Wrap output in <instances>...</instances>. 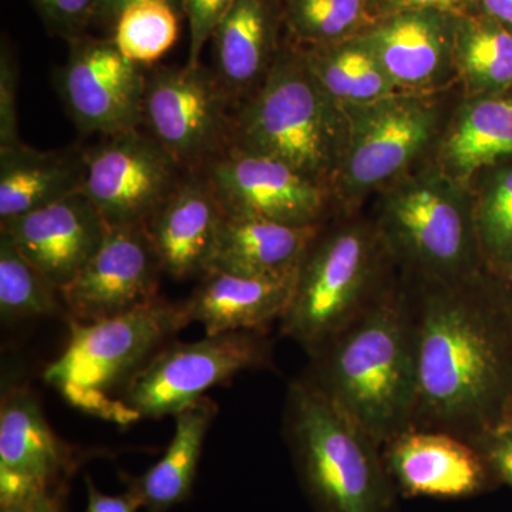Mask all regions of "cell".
<instances>
[{"instance_id":"42","label":"cell","mask_w":512,"mask_h":512,"mask_svg":"<svg viewBox=\"0 0 512 512\" xmlns=\"http://www.w3.org/2000/svg\"><path fill=\"white\" fill-rule=\"evenodd\" d=\"M508 421H511V423H512V414L510 417H508Z\"/></svg>"},{"instance_id":"5","label":"cell","mask_w":512,"mask_h":512,"mask_svg":"<svg viewBox=\"0 0 512 512\" xmlns=\"http://www.w3.org/2000/svg\"><path fill=\"white\" fill-rule=\"evenodd\" d=\"M399 278L375 222L340 212L313 239L296 274L281 330L309 356L370 308Z\"/></svg>"},{"instance_id":"36","label":"cell","mask_w":512,"mask_h":512,"mask_svg":"<svg viewBox=\"0 0 512 512\" xmlns=\"http://www.w3.org/2000/svg\"><path fill=\"white\" fill-rule=\"evenodd\" d=\"M375 3L380 19L407 10H437L458 18L477 13V0H375Z\"/></svg>"},{"instance_id":"38","label":"cell","mask_w":512,"mask_h":512,"mask_svg":"<svg viewBox=\"0 0 512 512\" xmlns=\"http://www.w3.org/2000/svg\"><path fill=\"white\" fill-rule=\"evenodd\" d=\"M66 487L47 493L32 495L6 505H0V512H64Z\"/></svg>"},{"instance_id":"37","label":"cell","mask_w":512,"mask_h":512,"mask_svg":"<svg viewBox=\"0 0 512 512\" xmlns=\"http://www.w3.org/2000/svg\"><path fill=\"white\" fill-rule=\"evenodd\" d=\"M87 508L84 512H138L143 508L140 495L128 487L126 493L106 495L97 490L96 485L87 477Z\"/></svg>"},{"instance_id":"9","label":"cell","mask_w":512,"mask_h":512,"mask_svg":"<svg viewBox=\"0 0 512 512\" xmlns=\"http://www.w3.org/2000/svg\"><path fill=\"white\" fill-rule=\"evenodd\" d=\"M268 340L261 332L205 335L188 343H168L127 384L117 399L113 423L175 416L212 387L268 363Z\"/></svg>"},{"instance_id":"3","label":"cell","mask_w":512,"mask_h":512,"mask_svg":"<svg viewBox=\"0 0 512 512\" xmlns=\"http://www.w3.org/2000/svg\"><path fill=\"white\" fill-rule=\"evenodd\" d=\"M348 138L345 107L289 42L264 83L238 107L231 147L284 163L332 191Z\"/></svg>"},{"instance_id":"16","label":"cell","mask_w":512,"mask_h":512,"mask_svg":"<svg viewBox=\"0 0 512 512\" xmlns=\"http://www.w3.org/2000/svg\"><path fill=\"white\" fill-rule=\"evenodd\" d=\"M74 467L72 450L47 423L35 394L9 390L0 407V505L66 487Z\"/></svg>"},{"instance_id":"31","label":"cell","mask_w":512,"mask_h":512,"mask_svg":"<svg viewBox=\"0 0 512 512\" xmlns=\"http://www.w3.org/2000/svg\"><path fill=\"white\" fill-rule=\"evenodd\" d=\"M181 15L163 0L134 3L120 13L111 40L130 62L151 66L177 42Z\"/></svg>"},{"instance_id":"15","label":"cell","mask_w":512,"mask_h":512,"mask_svg":"<svg viewBox=\"0 0 512 512\" xmlns=\"http://www.w3.org/2000/svg\"><path fill=\"white\" fill-rule=\"evenodd\" d=\"M458 16L407 10L359 35L402 93H441L457 82Z\"/></svg>"},{"instance_id":"28","label":"cell","mask_w":512,"mask_h":512,"mask_svg":"<svg viewBox=\"0 0 512 512\" xmlns=\"http://www.w3.org/2000/svg\"><path fill=\"white\" fill-rule=\"evenodd\" d=\"M289 42L332 45L365 33L380 20L375 0H282Z\"/></svg>"},{"instance_id":"12","label":"cell","mask_w":512,"mask_h":512,"mask_svg":"<svg viewBox=\"0 0 512 512\" xmlns=\"http://www.w3.org/2000/svg\"><path fill=\"white\" fill-rule=\"evenodd\" d=\"M56 76V89L83 134L111 137L143 124L147 76L111 39L76 37Z\"/></svg>"},{"instance_id":"25","label":"cell","mask_w":512,"mask_h":512,"mask_svg":"<svg viewBox=\"0 0 512 512\" xmlns=\"http://www.w3.org/2000/svg\"><path fill=\"white\" fill-rule=\"evenodd\" d=\"M217 413V404L204 396L175 414L173 440L163 458L140 478L128 481L147 512H167L190 497L205 437Z\"/></svg>"},{"instance_id":"2","label":"cell","mask_w":512,"mask_h":512,"mask_svg":"<svg viewBox=\"0 0 512 512\" xmlns=\"http://www.w3.org/2000/svg\"><path fill=\"white\" fill-rule=\"evenodd\" d=\"M303 377L386 446L412 429L416 329L402 276L348 328L313 353Z\"/></svg>"},{"instance_id":"18","label":"cell","mask_w":512,"mask_h":512,"mask_svg":"<svg viewBox=\"0 0 512 512\" xmlns=\"http://www.w3.org/2000/svg\"><path fill=\"white\" fill-rule=\"evenodd\" d=\"M384 463L407 497L461 498L484 490L490 467L473 444L443 431L410 429L384 446Z\"/></svg>"},{"instance_id":"13","label":"cell","mask_w":512,"mask_h":512,"mask_svg":"<svg viewBox=\"0 0 512 512\" xmlns=\"http://www.w3.org/2000/svg\"><path fill=\"white\" fill-rule=\"evenodd\" d=\"M201 171L229 217L313 227L328 222L335 208L329 188L284 163L238 148L229 147Z\"/></svg>"},{"instance_id":"41","label":"cell","mask_w":512,"mask_h":512,"mask_svg":"<svg viewBox=\"0 0 512 512\" xmlns=\"http://www.w3.org/2000/svg\"><path fill=\"white\" fill-rule=\"evenodd\" d=\"M504 274L505 279V293H512V262L510 265L505 266V268L498 271V274Z\"/></svg>"},{"instance_id":"1","label":"cell","mask_w":512,"mask_h":512,"mask_svg":"<svg viewBox=\"0 0 512 512\" xmlns=\"http://www.w3.org/2000/svg\"><path fill=\"white\" fill-rule=\"evenodd\" d=\"M402 279L416 329L412 429L443 431L471 443L512 414L507 318L491 299L487 272L451 284Z\"/></svg>"},{"instance_id":"23","label":"cell","mask_w":512,"mask_h":512,"mask_svg":"<svg viewBox=\"0 0 512 512\" xmlns=\"http://www.w3.org/2000/svg\"><path fill=\"white\" fill-rule=\"evenodd\" d=\"M325 224L292 227L259 218L225 215L208 271L252 278L295 274Z\"/></svg>"},{"instance_id":"33","label":"cell","mask_w":512,"mask_h":512,"mask_svg":"<svg viewBox=\"0 0 512 512\" xmlns=\"http://www.w3.org/2000/svg\"><path fill=\"white\" fill-rule=\"evenodd\" d=\"M18 62L9 45L3 43L0 53V150L22 144L19 138Z\"/></svg>"},{"instance_id":"20","label":"cell","mask_w":512,"mask_h":512,"mask_svg":"<svg viewBox=\"0 0 512 512\" xmlns=\"http://www.w3.org/2000/svg\"><path fill=\"white\" fill-rule=\"evenodd\" d=\"M282 0H235L215 30L214 73L238 107L259 89L282 46Z\"/></svg>"},{"instance_id":"4","label":"cell","mask_w":512,"mask_h":512,"mask_svg":"<svg viewBox=\"0 0 512 512\" xmlns=\"http://www.w3.org/2000/svg\"><path fill=\"white\" fill-rule=\"evenodd\" d=\"M372 221L403 278L451 284L487 272L470 188L431 158L379 191Z\"/></svg>"},{"instance_id":"14","label":"cell","mask_w":512,"mask_h":512,"mask_svg":"<svg viewBox=\"0 0 512 512\" xmlns=\"http://www.w3.org/2000/svg\"><path fill=\"white\" fill-rule=\"evenodd\" d=\"M161 274L146 225L110 227L93 258L60 291L63 309L79 323L123 315L158 299Z\"/></svg>"},{"instance_id":"32","label":"cell","mask_w":512,"mask_h":512,"mask_svg":"<svg viewBox=\"0 0 512 512\" xmlns=\"http://www.w3.org/2000/svg\"><path fill=\"white\" fill-rule=\"evenodd\" d=\"M50 32L67 40L82 36L92 25L97 0H32Z\"/></svg>"},{"instance_id":"26","label":"cell","mask_w":512,"mask_h":512,"mask_svg":"<svg viewBox=\"0 0 512 512\" xmlns=\"http://www.w3.org/2000/svg\"><path fill=\"white\" fill-rule=\"evenodd\" d=\"M299 49L313 76L340 106L372 103L402 93L359 36Z\"/></svg>"},{"instance_id":"22","label":"cell","mask_w":512,"mask_h":512,"mask_svg":"<svg viewBox=\"0 0 512 512\" xmlns=\"http://www.w3.org/2000/svg\"><path fill=\"white\" fill-rule=\"evenodd\" d=\"M296 274L252 278L208 271L201 284L184 302L190 323H201L205 335L229 332H261L281 320L288 308Z\"/></svg>"},{"instance_id":"29","label":"cell","mask_w":512,"mask_h":512,"mask_svg":"<svg viewBox=\"0 0 512 512\" xmlns=\"http://www.w3.org/2000/svg\"><path fill=\"white\" fill-rule=\"evenodd\" d=\"M508 161L485 168L467 184L487 271H501L512 262V163Z\"/></svg>"},{"instance_id":"8","label":"cell","mask_w":512,"mask_h":512,"mask_svg":"<svg viewBox=\"0 0 512 512\" xmlns=\"http://www.w3.org/2000/svg\"><path fill=\"white\" fill-rule=\"evenodd\" d=\"M441 93H397L345 106L349 138L332 187L336 211L357 212L372 192L431 157L451 113Z\"/></svg>"},{"instance_id":"21","label":"cell","mask_w":512,"mask_h":512,"mask_svg":"<svg viewBox=\"0 0 512 512\" xmlns=\"http://www.w3.org/2000/svg\"><path fill=\"white\" fill-rule=\"evenodd\" d=\"M431 160L460 183L512 158V89L463 96L441 131Z\"/></svg>"},{"instance_id":"40","label":"cell","mask_w":512,"mask_h":512,"mask_svg":"<svg viewBox=\"0 0 512 512\" xmlns=\"http://www.w3.org/2000/svg\"><path fill=\"white\" fill-rule=\"evenodd\" d=\"M477 13L495 20L512 32V0H477Z\"/></svg>"},{"instance_id":"35","label":"cell","mask_w":512,"mask_h":512,"mask_svg":"<svg viewBox=\"0 0 512 512\" xmlns=\"http://www.w3.org/2000/svg\"><path fill=\"white\" fill-rule=\"evenodd\" d=\"M480 451L485 463L498 477L512 487V423L504 421L500 426L485 431L471 441Z\"/></svg>"},{"instance_id":"10","label":"cell","mask_w":512,"mask_h":512,"mask_svg":"<svg viewBox=\"0 0 512 512\" xmlns=\"http://www.w3.org/2000/svg\"><path fill=\"white\" fill-rule=\"evenodd\" d=\"M238 104L214 70L161 67L147 76L143 124L184 171H200L232 146Z\"/></svg>"},{"instance_id":"19","label":"cell","mask_w":512,"mask_h":512,"mask_svg":"<svg viewBox=\"0 0 512 512\" xmlns=\"http://www.w3.org/2000/svg\"><path fill=\"white\" fill-rule=\"evenodd\" d=\"M224 211L202 171H187L146 228L164 274L204 275L217 248Z\"/></svg>"},{"instance_id":"27","label":"cell","mask_w":512,"mask_h":512,"mask_svg":"<svg viewBox=\"0 0 512 512\" xmlns=\"http://www.w3.org/2000/svg\"><path fill=\"white\" fill-rule=\"evenodd\" d=\"M454 57L463 96L512 89V32L495 20L481 13L461 16Z\"/></svg>"},{"instance_id":"17","label":"cell","mask_w":512,"mask_h":512,"mask_svg":"<svg viewBox=\"0 0 512 512\" xmlns=\"http://www.w3.org/2000/svg\"><path fill=\"white\" fill-rule=\"evenodd\" d=\"M109 224L82 191L3 221L22 254L57 291L72 284L103 244Z\"/></svg>"},{"instance_id":"11","label":"cell","mask_w":512,"mask_h":512,"mask_svg":"<svg viewBox=\"0 0 512 512\" xmlns=\"http://www.w3.org/2000/svg\"><path fill=\"white\" fill-rule=\"evenodd\" d=\"M185 173L150 134L136 128L84 151L82 192L109 227L146 224Z\"/></svg>"},{"instance_id":"24","label":"cell","mask_w":512,"mask_h":512,"mask_svg":"<svg viewBox=\"0 0 512 512\" xmlns=\"http://www.w3.org/2000/svg\"><path fill=\"white\" fill-rule=\"evenodd\" d=\"M84 153L39 151L19 144L0 150V222L82 191Z\"/></svg>"},{"instance_id":"34","label":"cell","mask_w":512,"mask_h":512,"mask_svg":"<svg viewBox=\"0 0 512 512\" xmlns=\"http://www.w3.org/2000/svg\"><path fill=\"white\" fill-rule=\"evenodd\" d=\"M235 0H184V15L190 23L188 66L201 64L200 57L208 40L227 18Z\"/></svg>"},{"instance_id":"39","label":"cell","mask_w":512,"mask_h":512,"mask_svg":"<svg viewBox=\"0 0 512 512\" xmlns=\"http://www.w3.org/2000/svg\"><path fill=\"white\" fill-rule=\"evenodd\" d=\"M147 2V0H97L96 10H94L93 23L97 25H106L113 28L117 18L124 9L134 3ZM170 3L175 9L180 10L184 15V0H163Z\"/></svg>"},{"instance_id":"6","label":"cell","mask_w":512,"mask_h":512,"mask_svg":"<svg viewBox=\"0 0 512 512\" xmlns=\"http://www.w3.org/2000/svg\"><path fill=\"white\" fill-rule=\"evenodd\" d=\"M285 436L316 510L394 512L383 447L305 379L289 386Z\"/></svg>"},{"instance_id":"30","label":"cell","mask_w":512,"mask_h":512,"mask_svg":"<svg viewBox=\"0 0 512 512\" xmlns=\"http://www.w3.org/2000/svg\"><path fill=\"white\" fill-rule=\"evenodd\" d=\"M60 292L40 274L10 237L0 229V315L22 320L57 315L62 311Z\"/></svg>"},{"instance_id":"7","label":"cell","mask_w":512,"mask_h":512,"mask_svg":"<svg viewBox=\"0 0 512 512\" xmlns=\"http://www.w3.org/2000/svg\"><path fill=\"white\" fill-rule=\"evenodd\" d=\"M69 323V343L43 379L72 406L113 421L127 384L190 320L184 303L158 298L114 318Z\"/></svg>"}]
</instances>
